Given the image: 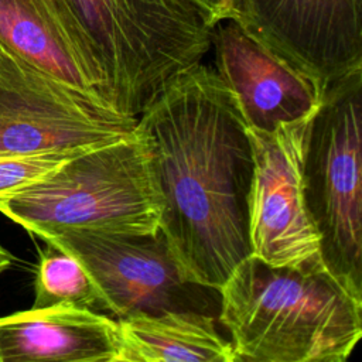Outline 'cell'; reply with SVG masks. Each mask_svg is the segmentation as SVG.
Listing matches in <instances>:
<instances>
[{
	"instance_id": "6da1fadb",
	"label": "cell",
	"mask_w": 362,
	"mask_h": 362,
	"mask_svg": "<svg viewBox=\"0 0 362 362\" xmlns=\"http://www.w3.org/2000/svg\"><path fill=\"white\" fill-rule=\"evenodd\" d=\"M163 201L160 229L187 277L221 288L252 255L253 151L230 89L202 62L170 81L137 117Z\"/></svg>"
},
{
	"instance_id": "7a4b0ae2",
	"label": "cell",
	"mask_w": 362,
	"mask_h": 362,
	"mask_svg": "<svg viewBox=\"0 0 362 362\" xmlns=\"http://www.w3.org/2000/svg\"><path fill=\"white\" fill-rule=\"evenodd\" d=\"M219 291L235 362H344L362 337V297L321 256L272 266L250 255Z\"/></svg>"
},
{
	"instance_id": "3957f363",
	"label": "cell",
	"mask_w": 362,
	"mask_h": 362,
	"mask_svg": "<svg viewBox=\"0 0 362 362\" xmlns=\"http://www.w3.org/2000/svg\"><path fill=\"white\" fill-rule=\"evenodd\" d=\"M102 74L103 102L139 117L209 51L212 28L188 0H68Z\"/></svg>"
},
{
	"instance_id": "277c9868",
	"label": "cell",
	"mask_w": 362,
	"mask_h": 362,
	"mask_svg": "<svg viewBox=\"0 0 362 362\" xmlns=\"http://www.w3.org/2000/svg\"><path fill=\"white\" fill-rule=\"evenodd\" d=\"M0 212L40 236L61 229L154 233L163 201L147 143L137 130L90 148L55 173L0 202Z\"/></svg>"
},
{
	"instance_id": "5b68a950",
	"label": "cell",
	"mask_w": 362,
	"mask_h": 362,
	"mask_svg": "<svg viewBox=\"0 0 362 362\" xmlns=\"http://www.w3.org/2000/svg\"><path fill=\"white\" fill-rule=\"evenodd\" d=\"M303 185L322 262L362 297V69L324 88L308 129Z\"/></svg>"
},
{
	"instance_id": "8992f818",
	"label": "cell",
	"mask_w": 362,
	"mask_h": 362,
	"mask_svg": "<svg viewBox=\"0 0 362 362\" xmlns=\"http://www.w3.org/2000/svg\"><path fill=\"white\" fill-rule=\"evenodd\" d=\"M38 238L79 260L96 288L99 308L116 318L165 311L219 317L221 291L187 277L161 229L109 233L71 228Z\"/></svg>"
},
{
	"instance_id": "52a82bcc",
	"label": "cell",
	"mask_w": 362,
	"mask_h": 362,
	"mask_svg": "<svg viewBox=\"0 0 362 362\" xmlns=\"http://www.w3.org/2000/svg\"><path fill=\"white\" fill-rule=\"evenodd\" d=\"M117 113L0 45V156L100 147L136 132Z\"/></svg>"
},
{
	"instance_id": "ba28073f",
	"label": "cell",
	"mask_w": 362,
	"mask_h": 362,
	"mask_svg": "<svg viewBox=\"0 0 362 362\" xmlns=\"http://www.w3.org/2000/svg\"><path fill=\"white\" fill-rule=\"evenodd\" d=\"M314 113L272 132L247 127L253 151L252 255L272 266H297L321 256L320 233L307 209L303 185L304 151Z\"/></svg>"
},
{
	"instance_id": "9c48e42d",
	"label": "cell",
	"mask_w": 362,
	"mask_h": 362,
	"mask_svg": "<svg viewBox=\"0 0 362 362\" xmlns=\"http://www.w3.org/2000/svg\"><path fill=\"white\" fill-rule=\"evenodd\" d=\"M229 18L322 88L362 69V0H235Z\"/></svg>"
},
{
	"instance_id": "30bf717a",
	"label": "cell",
	"mask_w": 362,
	"mask_h": 362,
	"mask_svg": "<svg viewBox=\"0 0 362 362\" xmlns=\"http://www.w3.org/2000/svg\"><path fill=\"white\" fill-rule=\"evenodd\" d=\"M216 74L249 129L272 132L317 110L324 88L246 33L235 20L212 28Z\"/></svg>"
},
{
	"instance_id": "8fae6325",
	"label": "cell",
	"mask_w": 362,
	"mask_h": 362,
	"mask_svg": "<svg viewBox=\"0 0 362 362\" xmlns=\"http://www.w3.org/2000/svg\"><path fill=\"white\" fill-rule=\"evenodd\" d=\"M0 45L106 105L92 41L68 0H0Z\"/></svg>"
},
{
	"instance_id": "7c38bea8",
	"label": "cell",
	"mask_w": 362,
	"mask_h": 362,
	"mask_svg": "<svg viewBox=\"0 0 362 362\" xmlns=\"http://www.w3.org/2000/svg\"><path fill=\"white\" fill-rule=\"evenodd\" d=\"M117 321L55 305L0 317V362H117Z\"/></svg>"
},
{
	"instance_id": "4fadbf2b",
	"label": "cell",
	"mask_w": 362,
	"mask_h": 362,
	"mask_svg": "<svg viewBox=\"0 0 362 362\" xmlns=\"http://www.w3.org/2000/svg\"><path fill=\"white\" fill-rule=\"evenodd\" d=\"M215 320L194 311L116 318L117 362H235L233 346Z\"/></svg>"
},
{
	"instance_id": "5bb4252c",
	"label": "cell",
	"mask_w": 362,
	"mask_h": 362,
	"mask_svg": "<svg viewBox=\"0 0 362 362\" xmlns=\"http://www.w3.org/2000/svg\"><path fill=\"white\" fill-rule=\"evenodd\" d=\"M40 253L34 283V310L55 305L99 308L96 288L76 257L54 243Z\"/></svg>"
},
{
	"instance_id": "9a60e30c",
	"label": "cell",
	"mask_w": 362,
	"mask_h": 362,
	"mask_svg": "<svg viewBox=\"0 0 362 362\" xmlns=\"http://www.w3.org/2000/svg\"><path fill=\"white\" fill-rule=\"evenodd\" d=\"M88 150L90 148L76 147L35 154L0 156V202L44 180L71 158Z\"/></svg>"
},
{
	"instance_id": "2e32d148",
	"label": "cell",
	"mask_w": 362,
	"mask_h": 362,
	"mask_svg": "<svg viewBox=\"0 0 362 362\" xmlns=\"http://www.w3.org/2000/svg\"><path fill=\"white\" fill-rule=\"evenodd\" d=\"M205 18L206 24L214 28L218 23L228 20L232 14L235 0H188Z\"/></svg>"
},
{
	"instance_id": "e0dca14e",
	"label": "cell",
	"mask_w": 362,
	"mask_h": 362,
	"mask_svg": "<svg viewBox=\"0 0 362 362\" xmlns=\"http://www.w3.org/2000/svg\"><path fill=\"white\" fill-rule=\"evenodd\" d=\"M13 262V256L0 245V273L4 272Z\"/></svg>"
}]
</instances>
